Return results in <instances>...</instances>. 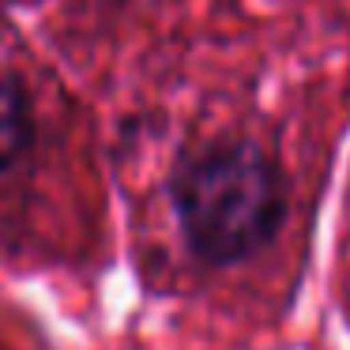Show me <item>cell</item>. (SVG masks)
I'll list each match as a JSON object with an SVG mask.
<instances>
[{"instance_id":"6da1fadb","label":"cell","mask_w":350,"mask_h":350,"mask_svg":"<svg viewBox=\"0 0 350 350\" xmlns=\"http://www.w3.org/2000/svg\"><path fill=\"white\" fill-rule=\"evenodd\" d=\"M305 170L294 162L279 117H241L174 162L166 200L192 264L211 275L271 271L294 279L309 207Z\"/></svg>"},{"instance_id":"7a4b0ae2","label":"cell","mask_w":350,"mask_h":350,"mask_svg":"<svg viewBox=\"0 0 350 350\" xmlns=\"http://www.w3.org/2000/svg\"><path fill=\"white\" fill-rule=\"evenodd\" d=\"M34 144L31 94L16 76H0V174H8Z\"/></svg>"},{"instance_id":"3957f363","label":"cell","mask_w":350,"mask_h":350,"mask_svg":"<svg viewBox=\"0 0 350 350\" xmlns=\"http://www.w3.org/2000/svg\"><path fill=\"white\" fill-rule=\"evenodd\" d=\"M339 275L342 286H347V305H350V196L342 207V234H339Z\"/></svg>"}]
</instances>
